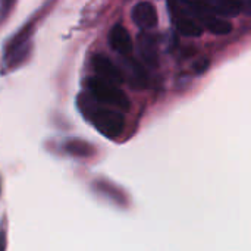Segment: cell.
Listing matches in <instances>:
<instances>
[{"label": "cell", "mask_w": 251, "mask_h": 251, "mask_svg": "<svg viewBox=\"0 0 251 251\" xmlns=\"http://www.w3.org/2000/svg\"><path fill=\"white\" fill-rule=\"evenodd\" d=\"M168 10L176 29L185 37H199L203 34V26L191 16L185 0H168Z\"/></svg>", "instance_id": "277c9868"}, {"label": "cell", "mask_w": 251, "mask_h": 251, "mask_svg": "<svg viewBox=\"0 0 251 251\" xmlns=\"http://www.w3.org/2000/svg\"><path fill=\"white\" fill-rule=\"evenodd\" d=\"M207 4L215 13L221 16H237L241 12L240 0H199Z\"/></svg>", "instance_id": "8fae6325"}, {"label": "cell", "mask_w": 251, "mask_h": 251, "mask_svg": "<svg viewBox=\"0 0 251 251\" xmlns=\"http://www.w3.org/2000/svg\"><path fill=\"white\" fill-rule=\"evenodd\" d=\"M31 25L22 28L6 46L4 50V63L9 69H15L24 63L31 50Z\"/></svg>", "instance_id": "5b68a950"}, {"label": "cell", "mask_w": 251, "mask_h": 251, "mask_svg": "<svg viewBox=\"0 0 251 251\" xmlns=\"http://www.w3.org/2000/svg\"><path fill=\"white\" fill-rule=\"evenodd\" d=\"M240 7L243 13L251 16V0H240Z\"/></svg>", "instance_id": "5bb4252c"}, {"label": "cell", "mask_w": 251, "mask_h": 251, "mask_svg": "<svg viewBox=\"0 0 251 251\" xmlns=\"http://www.w3.org/2000/svg\"><path fill=\"white\" fill-rule=\"evenodd\" d=\"M78 107L81 113L96 126V129L107 138L121 135L125 126V118L121 112L106 107L90 93L78 96Z\"/></svg>", "instance_id": "6da1fadb"}, {"label": "cell", "mask_w": 251, "mask_h": 251, "mask_svg": "<svg viewBox=\"0 0 251 251\" xmlns=\"http://www.w3.org/2000/svg\"><path fill=\"white\" fill-rule=\"evenodd\" d=\"M109 43L110 47L118 51L119 54L128 56L132 51V40L129 32L126 31V28L121 24L115 25L109 34Z\"/></svg>", "instance_id": "9c48e42d"}, {"label": "cell", "mask_w": 251, "mask_h": 251, "mask_svg": "<svg viewBox=\"0 0 251 251\" xmlns=\"http://www.w3.org/2000/svg\"><path fill=\"white\" fill-rule=\"evenodd\" d=\"M16 0H0V19H4L12 10Z\"/></svg>", "instance_id": "4fadbf2b"}, {"label": "cell", "mask_w": 251, "mask_h": 251, "mask_svg": "<svg viewBox=\"0 0 251 251\" xmlns=\"http://www.w3.org/2000/svg\"><path fill=\"white\" fill-rule=\"evenodd\" d=\"M93 68L99 76H101L113 84H121L125 81L122 71L109 57H106L103 54H96L93 57Z\"/></svg>", "instance_id": "52a82bcc"}, {"label": "cell", "mask_w": 251, "mask_h": 251, "mask_svg": "<svg viewBox=\"0 0 251 251\" xmlns=\"http://www.w3.org/2000/svg\"><path fill=\"white\" fill-rule=\"evenodd\" d=\"M66 151L74 154V156H79V157H87V156H91L96 153V150L85 141H81V140H72V141H68L66 146H65Z\"/></svg>", "instance_id": "7c38bea8"}, {"label": "cell", "mask_w": 251, "mask_h": 251, "mask_svg": "<svg viewBox=\"0 0 251 251\" xmlns=\"http://www.w3.org/2000/svg\"><path fill=\"white\" fill-rule=\"evenodd\" d=\"M207 68H209V60H201L200 65L196 66V71H197V74H203Z\"/></svg>", "instance_id": "9a60e30c"}, {"label": "cell", "mask_w": 251, "mask_h": 251, "mask_svg": "<svg viewBox=\"0 0 251 251\" xmlns=\"http://www.w3.org/2000/svg\"><path fill=\"white\" fill-rule=\"evenodd\" d=\"M132 21L141 29H151L157 25V10L150 1H140L132 7Z\"/></svg>", "instance_id": "8992f818"}, {"label": "cell", "mask_w": 251, "mask_h": 251, "mask_svg": "<svg viewBox=\"0 0 251 251\" xmlns=\"http://www.w3.org/2000/svg\"><path fill=\"white\" fill-rule=\"evenodd\" d=\"M185 3L191 16L210 32L216 35H225L232 31L231 22L224 18H218V13H215L207 4L199 0H185Z\"/></svg>", "instance_id": "3957f363"}, {"label": "cell", "mask_w": 251, "mask_h": 251, "mask_svg": "<svg viewBox=\"0 0 251 251\" xmlns=\"http://www.w3.org/2000/svg\"><path fill=\"white\" fill-rule=\"evenodd\" d=\"M138 49L140 54L149 66H157L159 63V50H157V41L156 37L147 32H143L138 35Z\"/></svg>", "instance_id": "30bf717a"}, {"label": "cell", "mask_w": 251, "mask_h": 251, "mask_svg": "<svg viewBox=\"0 0 251 251\" xmlns=\"http://www.w3.org/2000/svg\"><path fill=\"white\" fill-rule=\"evenodd\" d=\"M121 71L124 74V79H126L134 88H144L149 82L144 68L132 59H124Z\"/></svg>", "instance_id": "ba28073f"}, {"label": "cell", "mask_w": 251, "mask_h": 251, "mask_svg": "<svg viewBox=\"0 0 251 251\" xmlns=\"http://www.w3.org/2000/svg\"><path fill=\"white\" fill-rule=\"evenodd\" d=\"M88 93L94 96L100 103L106 106L116 107L119 110H128L131 103L126 97V94L116 87V84L101 78V76H91L85 81Z\"/></svg>", "instance_id": "7a4b0ae2"}]
</instances>
